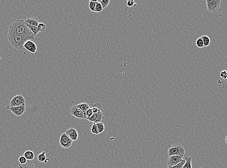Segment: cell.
I'll list each match as a JSON object with an SVG mask.
<instances>
[{
    "label": "cell",
    "instance_id": "cell-22",
    "mask_svg": "<svg viewBox=\"0 0 227 168\" xmlns=\"http://www.w3.org/2000/svg\"><path fill=\"white\" fill-rule=\"evenodd\" d=\"M97 2V1H89V7L90 10L92 11V12H95V10L96 8V3Z\"/></svg>",
    "mask_w": 227,
    "mask_h": 168
},
{
    "label": "cell",
    "instance_id": "cell-6",
    "mask_svg": "<svg viewBox=\"0 0 227 168\" xmlns=\"http://www.w3.org/2000/svg\"><path fill=\"white\" fill-rule=\"evenodd\" d=\"M73 141L69 137L66 133H63L61 135L59 144L63 148H69L71 146Z\"/></svg>",
    "mask_w": 227,
    "mask_h": 168
},
{
    "label": "cell",
    "instance_id": "cell-16",
    "mask_svg": "<svg viewBox=\"0 0 227 168\" xmlns=\"http://www.w3.org/2000/svg\"><path fill=\"white\" fill-rule=\"evenodd\" d=\"M185 163L183 165L182 168H192V157L185 156Z\"/></svg>",
    "mask_w": 227,
    "mask_h": 168
},
{
    "label": "cell",
    "instance_id": "cell-12",
    "mask_svg": "<svg viewBox=\"0 0 227 168\" xmlns=\"http://www.w3.org/2000/svg\"><path fill=\"white\" fill-rule=\"evenodd\" d=\"M65 133L73 141H77L78 140V131L74 128L71 127V128H70L69 129H67Z\"/></svg>",
    "mask_w": 227,
    "mask_h": 168
},
{
    "label": "cell",
    "instance_id": "cell-7",
    "mask_svg": "<svg viewBox=\"0 0 227 168\" xmlns=\"http://www.w3.org/2000/svg\"><path fill=\"white\" fill-rule=\"evenodd\" d=\"M9 110L16 116L19 117L24 114L26 111V105H22L17 107H10Z\"/></svg>",
    "mask_w": 227,
    "mask_h": 168
},
{
    "label": "cell",
    "instance_id": "cell-3",
    "mask_svg": "<svg viewBox=\"0 0 227 168\" xmlns=\"http://www.w3.org/2000/svg\"><path fill=\"white\" fill-rule=\"evenodd\" d=\"M185 153V148L181 144L172 145L169 147L167 150V154L169 156L176 155L184 157Z\"/></svg>",
    "mask_w": 227,
    "mask_h": 168
},
{
    "label": "cell",
    "instance_id": "cell-29",
    "mask_svg": "<svg viewBox=\"0 0 227 168\" xmlns=\"http://www.w3.org/2000/svg\"><path fill=\"white\" fill-rule=\"evenodd\" d=\"M102 10H103V8H102V7L101 4L99 2L97 1L96 3V6L95 10V12H97V13L100 12H101Z\"/></svg>",
    "mask_w": 227,
    "mask_h": 168
},
{
    "label": "cell",
    "instance_id": "cell-30",
    "mask_svg": "<svg viewBox=\"0 0 227 168\" xmlns=\"http://www.w3.org/2000/svg\"><path fill=\"white\" fill-rule=\"evenodd\" d=\"M27 159L23 156H19L18 158V161L21 164H24L27 162Z\"/></svg>",
    "mask_w": 227,
    "mask_h": 168
},
{
    "label": "cell",
    "instance_id": "cell-4",
    "mask_svg": "<svg viewBox=\"0 0 227 168\" xmlns=\"http://www.w3.org/2000/svg\"><path fill=\"white\" fill-rule=\"evenodd\" d=\"M206 6L209 12L215 13L219 9L221 5V0H206Z\"/></svg>",
    "mask_w": 227,
    "mask_h": 168
},
{
    "label": "cell",
    "instance_id": "cell-25",
    "mask_svg": "<svg viewBox=\"0 0 227 168\" xmlns=\"http://www.w3.org/2000/svg\"><path fill=\"white\" fill-rule=\"evenodd\" d=\"M98 2L100 3L102 7V8L103 9H104L108 6L110 2V0H102L100 1H98Z\"/></svg>",
    "mask_w": 227,
    "mask_h": 168
},
{
    "label": "cell",
    "instance_id": "cell-11",
    "mask_svg": "<svg viewBox=\"0 0 227 168\" xmlns=\"http://www.w3.org/2000/svg\"><path fill=\"white\" fill-rule=\"evenodd\" d=\"M70 113L79 119H84V113L77 105H74L70 110Z\"/></svg>",
    "mask_w": 227,
    "mask_h": 168
},
{
    "label": "cell",
    "instance_id": "cell-26",
    "mask_svg": "<svg viewBox=\"0 0 227 168\" xmlns=\"http://www.w3.org/2000/svg\"><path fill=\"white\" fill-rule=\"evenodd\" d=\"M185 159H183L181 162L173 166H167V168H182L183 165L185 163Z\"/></svg>",
    "mask_w": 227,
    "mask_h": 168
},
{
    "label": "cell",
    "instance_id": "cell-19",
    "mask_svg": "<svg viewBox=\"0 0 227 168\" xmlns=\"http://www.w3.org/2000/svg\"><path fill=\"white\" fill-rule=\"evenodd\" d=\"M201 37L203 41L204 47H207L209 46L210 44V39L209 37L205 35H203Z\"/></svg>",
    "mask_w": 227,
    "mask_h": 168
},
{
    "label": "cell",
    "instance_id": "cell-32",
    "mask_svg": "<svg viewBox=\"0 0 227 168\" xmlns=\"http://www.w3.org/2000/svg\"><path fill=\"white\" fill-rule=\"evenodd\" d=\"M126 6H127L128 7L136 6V4L135 3L134 1H133V0H128L127 1V2H126Z\"/></svg>",
    "mask_w": 227,
    "mask_h": 168
},
{
    "label": "cell",
    "instance_id": "cell-10",
    "mask_svg": "<svg viewBox=\"0 0 227 168\" xmlns=\"http://www.w3.org/2000/svg\"><path fill=\"white\" fill-rule=\"evenodd\" d=\"M23 48L32 53H35L37 51V46L32 40H27L24 43Z\"/></svg>",
    "mask_w": 227,
    "mask_h": 168
},
{
    "label": "cell",
    "instance_id": "cell-21",
    "mask_svg": "<svg viewBox=\"0 0 227 168\" xmlns=\"http://www.w3.org/2000/svg\"><path fill=\"white\" fill-rule=\"evenodd\" d=\"M38 160L40 162H44L46 160V152H42L41 153L39 154L38 156Z\"/></svg>",
    "mask_w": 227,
    "mask_h": 168
},
{
    "label": "cell",
    "instance_id": "cell-14",
    "mask_svg": "<svg viewBox=\"0 0 227 168\" xmlns=\"http://www.w3.org/2000/svg\"><path fill=\"white\" fill-rule=\"evenodd\" d=\"M23 156L28 160H33L34 159V154L31 150H28L25 152Z\"/></svg>",
    "mask_w": 227,
    "mask_h": 168
},
{
    "label": "cell",
    "instance_id": "cell-5",
    "mask_svg": "<svg viewBox=\"0 0 227 168\" xmlns=\"http://www.w3.org/2000/svg\"><path fill=\"white\" fill-rule=\"evenodd\" d=\"M22 105H26V101L24 97L21 95L14 96L10 101V107H17Z\"/></svg>",
    "mask_w": 227,
    "mask_h": 168
},
{
    "label": "cell",
    "instance_id": "cell-17",
    "mask_svg": "<svg viewBox=\"0 0 227 168\" xmlns=\"http://www.w3.org/2000/svg\"><path fill=\"white\" fill-rule=\"evenodd\" d=\"M92 110L93 113H96L99 111H101L102 106L101 104L98 103H96L92 106Z\"/></svg>",
    "mask_w": 227,
    "mask_h": 168
},
{
    "label": "cell",
    "instance_id": "cell-33",
    "mask_svg": "<svg viewBox=\"0 0 227 168\" xmlns=\"http://www.w3.org/2000/svg\"><path fill=\"white\" fill-rule=\"evenodd\" d=\"M227 136H226V138H225V144H227Z\"/></svg>",
    "mask_w": 227,
    "mask_h": 168
},
{
    "label": "cell",
    "instance_id": "cell-13",
    "mask_svg": "<svg viewBox=\"0 0 227 168\" xmlns=\"http://www.w3.org/2000/svg\"><path fill=\"white\" fill-rule=\"evenodd\" d=\"M25 22L30 25L37 27L39 23V20L37 18H30L25 20Z\"/></svg>",
    "mask_w": 227,
    "mask_h": 168
},
{
    "label": "cell",
    "instance_id": "cell-1",
    "mask_svg": "<svg viewBox=\"0 0 227 168\" xmlns=\"http://www.w3.org/2000/svg\"><path fill=\"white\" fill-rule=\"evenodd\" d=\"M9 29L14 33L21 36L28 40L35 39V37L33 33L27 27L25 21L22 19H18L15 21L10 26Z\"/></svg>",
    "mask_w": 227,
    "mask_h": 168
},
{
    "label": "cell",
    "instance_id": "cell-18",
    "mask_svg": "<svg viewBox=\"0 0 227 168\" xmlns=\"http://www.w3.org/2000/svg\"><path fill=\"white\" fill-rule=\"evenodd\" d=\"M26 24L27 27H28V28H29V29L32 31V32L34 36V37H36V35H37V34H38V33L39 32V31L38 30L37 27H36V26H33L30 25L29 24H27L26 23Z\"/></svg>",
    "mask_w": 227,
    "mask_h": 168
},
{
    "label": "cell",
    "instance_id": "cell-9",
    "mask_svg": "<svg viewBox=\"0 0 227 168\" xmlns=\"http://www.w3.org/2000/svg\"><path fill=\"white\" fill-rule=\"evenodd\" d=\"M104 119V116L101 111H99L96 113H93L92 116L87 118V120L93 123H98L101 122L102 120Z\"/></svg>",
    "mask_w": 227,
    "mask_h": 168
},
{
    "label": "cell",
    "instance_id": "cell-24",
    "mask_svg": "<svg viewBox=\"0 0 227 168\" xmlns=\"http://www.w3.org/2000/svg\"><path fill=\"white\" fill-rule=\"evenodd\" d=\"M196 44L198 48H203L204 47V44H203V41L201 37H200L198 38L196 41Z\"/></svg>",
    "mask_w": 227,
    "mask_h": 168
},
{
    "label": "cell",
    "instance_id": "cell-23",
    "mask_svg": "<svg viewBox=\"0 0 227 168\" xmlns=\"http://www.w3.org/2000/svg\"><path fill=\"white\" fill-rule=\"evenodd\" d=\"M93 111H92V108H90L89 109H88L87 111L84 113V119H85V120H86L87 119V118H89V117H91V116H92V115H93Z\"/></svg>",
    "mask_w": 227,
    "mask_h": 168
},
{
    "label": "cell",
    "instance_id": "cell-31",
    "mask_svg": "<svg viewBox=\"0 0 227 168\" xmlns=\"http://www.w3.org/2000/svg\"><path fill=\"white\" fill-rule=\"evenodd\" d=\"M220 76L221 78L226 80L227 79V72L226 70H223L220 73Z\"/></svg>",
    "mask_w": 227,
    "mask_h": 168
},
{
    "label": "cell",
    "instance_id": "cell-28",
    "mask_svg": "<svg viewBox=\"0 0 227 168\" xmlns=\"http://www.w3.org/2000/svg\"><path fill=\"white\" fill-rule=\"evenodd\" d=\"M91 132L93 134H95V135H98V134H99L96 123H93V126H92V127H91Z\"/></svg>",
    "mask_w": 227,
    "mask_h": 168
},
{
    "label": "cell",
    "instance_id": "cell-27",
    "mask_svg": "<svg viewBox=\"0 0 227 168\" xmlns=\"http://www.w3.org/2000/svg\"><path fill=\"white\" fill-rule=\"evenodd\" d=\"M37 28L39 32H44L46 30V26L44 23L39 22L38 25L37 26Z\"/></svg>",
    "mask_w": 227,
    "mask_h": 168
},
{
    "label": "cell",
    "instance_id": "cell-20",
    "mask_svg": "<svg viewBox=\"0 0 227 168\" xmlns=\"http://www.w3.org/2000/svg\"><path fill=\"white\" fill-rule=\"evenodd\" d=\"M96 125L97 126V128L99 134L104 132L105 129L104 123H103L102 122H100V123H96Z\"/></svg>",
    "mask_w": 227,
    "mask_h": 168
},
{
    "label": "cell",
    "instance_id": "cell-8",
    "mask_svg": "<svg viewBox=\"0 0 227 168\" xmlns=\"http://www.w3.org/2000/svg\"><path fill=\"white\" fill-rule=\"evenodd\" d=\"M183 160V157L179 156H176V155H173L169 156L167 158V166H173L175 165H177L180 162H181Z\"/></svg>",
    "mask_w": 227,
    "mask_h": 168
},
{
    "label": "cell",
    "instance_id": "cell-2",
    "mask_svg": "<svg viewBox=\"0 0 227 168\" xmlns=\"http://www.w3.org/2000/svg\"><path fill=\"white\" fill-rule=\"evenodd\" d=\"M7 38L10 45L13 48L18 50L23 48L24 43L28 40L21 36L14 33L9 29L7 33Z\"/></svg>",
    "mask_w": 227,
    "mask_h": 168
},
{
    "label": "cell",
    "instance_id": "cell-15",
    "mask_svg": "<svg viewBox=\"0 0 227 168\" xmlns=\"http://www.w3.org/2000/svg\"><path fill=\"white\" fill-rule=\"evenodd\" d=\"M77 106L83 112V113H84L88 109L90 108V106L87 103H82L77 105Z\"/></svg>",
    "mask_w": 227,
    "mask_h": 168
}]
</instances>
